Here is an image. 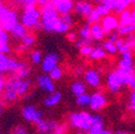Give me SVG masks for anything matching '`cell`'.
Here are the masks:
<instances>
[{"label":"cell","instance_id":"obj_15","mask_svg":"<svg viewBox=\"0 0 135 134\" xmlns=\"http://www.w3.org/2000/svg\"><path fill=\"white\" fill-rule=\"evenodd\" d=\"M72 25H73V16L71 13L60 15L56 33H66L72 27Z\"/></svg>","mask_w":135,"mask_h":134},{"label":"cell","instance_id":"obj_3","mask_svg":"<svg viewBox=\"0 0 135 134\" xmlns=\"http://www.w3.org/2000/svg\"><path fill=\"white\" fill-rule=\"evenodd\" d=\"M20 22V16L15 10L8 7L0 0V26L10 32L13 26Z\"/></svg>","mask_w":135,"mask_h":134},{"label":"cell","instance_id":"obj_10","mask_svg":"<svg viewBox=\"0 0 135 134\" xmlns=\"http://www.w3.org/2000/svg\"><path fill=\"white\" fill-rule=\"evenodd\" d=\"M93 10V6L88 0H77L73 2V11L78 15L86 17V16Z\"/></svg>","mask_w":135,"mask_h":134},{"label":"cell","instance_id":"obj_19","mask_svg":"<svg viewBox=\"0 0 135 134\" xmlns=\"http://www.w3.org/2000/svg\"><path fill=\"white\" fill-rule=\"evenodd\" d=\"M10 42V35L7 30H4L0 26V52L9 54L11 52V47L9 45Z\"/></svg>","mask_w":135,"mask_h":134},{"label":"cell","instance_id":"obj_27","mask_svg":"<svg viewBox=\"0 0 135 134\" xmlns=\"http://www.w3.org/2000/svg\"><path fill=\"white\" fill-rule=\"evenodd\" d=\"M106 56V52L104 51L103 47H95V48H92L91 53L88 55V57L90 59H93V60H99V59H102Z\"/></svg>","mask_w":135,"mask_h":134},{"label":"cell","instance_id":"obj_45","mask_svg":"<svg viewBox=\"0 0 135 134\" xmlns=\"http://www.w3.org/2000/svg\"><path fill=\"white\" fill-rule=\"evenodd\" d=\"M2 109H3V106H2V103L0 102V114L2 113Z\"/></svg>","mask_w":135,"mask_h":134},{"label":"cell","instance_id":"obj_6","mask_svg":"<svg viewBox=\"0 0 135 134\" xmlns=\"http://www.w3.org/2000/svg\"><path fill=\"white\" fill-rule=\"evenodd\" d=\"M106 86H107L108 90L112 93H118L123 87H126L123 85L120 76L117 74L116 71L110 72V73L107 74V76H106Z\"/></svg>","mask_w":135,"mask_h":134},{"label":"cell","instance_id":"obj_4","mask_svg":"<svg viewBox=\"0 0 135 134\" xmlns=\"http://www.w3.org/2000/svg\"><path fill=\"white\" fill-rule=\"evenodd\" d=\"M70 125L74 129L88 132L91 127V115L86 112L74 113L70 116Z\"/></svg>","mask_w":135,"mask_h":134},{"label":"cell","instance_id":"obj_33","mask_svg":"<svg viewBox=\"0 0 135 134\" xmlns=\"http://www.w3.org/2000/svg\"><path fill=\"white\" fill-rule=\"evenodd\" d=\"M42 59H43V56H42V53L40 51H33V52H31V54H30V61L33 64H40Z\"/></svg>","mask_w":135,"mask_h":134},{"label":"cell","instance_id":"obj_20","mask_svg":"<svg viewBox=\"0 0 135 134\" xmlns=\"http://www.w3.org/2000/svg\"><path fill=\"white\" fill-rule=\"evenodd\" d=\"M62 99V94L59 91H54L52 93H48V95L44 99L43 105L46 107H55L57 106Z\"/></svg>","mask_w":135,"mask_h":134},{"label":"cell","instance_id":"obj_11","mask_svg":"<svg viewBox=\"0 0 135 134\" xmlns=\"http://www.w3.org/2000/svg\"><path fill=\"white\" fill-rule=\"evenodd\" d=\"M60 15L69 14L73 11V0H49Z\"/></svg>","mask_w":135,"mask_h":134},{"label":"cell","instance_id":"obj_29","mask_svg":"<svg viewBox=\"0 0 135 134\" xmlns=\"http://www.w3.org/2000/svg\"><path fill=\"white\" fill-rule=\"evenodd\" d=\"M117 32L119 36H128L130 33L135 32V25L131 24V25H126V26H119L117 29Z\"/></svg>","mask_w":135,"mask_h":134},{"label":"cell","instance_id":"obj_9","mask_svg":"<svg viewBox=\"0 0 135 134\" xmlns=\"http://www.w3.org/2000/svg\"><path fill=\"white\" fill-rule=\"evenodd\" d=\"M37 84H38L39 88L45 93H52V92L56 91L55 83L52 78H50V76L48 74L40 75L37 79Z\"/></svg>","mask_w":135,"mask_h":134},{"label":"cell","instance_id":"obj_22","mask_svg":"<svg viewBox=\"0 0 135 134\" xmlns=\"http://www.w3.org/2000/svg\"><path fill=\"white\" fill-rule=\"evenodd\" d=\"M118 22H119V26H126V25L133 24L132 11H130L128 9H124L123 11H121L119 13V18H118Z\"/></svg>","mask_w":135,"mask_h":134},{"label":"cell","instance_id":"obj_46","mask_svg":"<svg viewBox=\"0 0 135 134\" xmlns=\"http://www.w3.org/2000/svg\"><path fill=\"white\" fill-rule=\"evenodd\" d=\"M130 1H131V3H134V2H135V0H130Z\"/></svg>","mask_w":135,"mask_h":134},{"label":"cell","instance_id":"obj_41","mask_svg":"<svg viewBox=\"0 0 135 134\" xmlns=\"http://www.w3.org/2000/svg\"><path fill=\"white\" fill-rule=\"evenodd\" d=\"M119 38V35H118V32H117V30L116 31H113V32H110V33H108V41H110V42H116V40Z\"/></svg>","mask_w":135,"mask_h":134},{"label":"cell","instance_id":"obj_8","mask_svg":"<svg viewBox=\"0 0 135 134\" xmlns=\"http://www.w3.org/2000/svg\"><path fill=\"white\" fill-rule=\"evenodd\" d=\"M58 62H59V55L57 53H55V52L47 53L41 61L42 71L44 73H48L49 71H52L55 66L58 65Z\"/></svg>","mask_w":135,"mask_h":134},{"label":"cell","instance_id":"obj_42","mask_svg":"<svg viewBox=\"0 0 135 134\" xmlns=\"http://www.w3.org/2000/svg\"><path fill=\"white\" fill-rule=\"evenodd\" d=\"M68 39H69L71 42H74L76 40V33L75 32H69V33H68Z\"/></svg>","mask_w":135,"mask_h":134},{"label":"cell","instance_id":"obj_21","mask_svg":"<svg viewBox=\"0 0 135 134\" xmlns=\"http://www.w3.org/2000/svg\"><path fill=\"white\" fill-rule=\"evenodd\" d=\"M90 31H91V38L95 41H100L104 39L105 37V32L101 26L100 22H97V23H93L90 25Z\"/></svg>","mask_w":135,"mask_h":134},{"label":"cell","instance_id":"obj_40","mask_svg":"<svg viewBox=\"0 0 135 134\" xmlns=\"http://www.w3.org/2000/svg\"><path fill=\"white\" fill-rule=\"evenodd\" d=\"M13 132L16 133V134H27V133H28V130H27V128L24 127V126H17V127L14 129Z\"/></svg>","mask_w":135,"mask_h":134},{"label":"cell","instance_id":"obj_2","mask_svg":"<svg viewBox=\"0 0 135 134\" xmlns=\"http://www.w3.org/2000/svg\"><path fill=\"white\" fill-rule=\"evenodd\" d=\"M20 22L28 30L41 29V10L37 4L25 8L20 16Z\"/></svg>","mask_w":135,"mask_h":134},{"label":"cell","instance_id":"obj_38","mask_svg":"<svg viewBox=\"0 0 135 134\" xmlns=\"http://www.w3.org/2000/svg\"><path fill=\"white\" fill-rule=\"evenodd\" d=\"M92 46L91 45H83L81 47H79V53H80V55H83V56H88L90 53H91V51H92Z\"/></svg>","mask_w":135,"mask_h":134},{"label":"cell","instance_id":"obj_23","mask_svg":"<svg viewBox=\"0 0 135 134\" xmlns=\"http://www.w3.org/2000/svg\"><path fill=\"white\" fill-rule=\"evenodd\" d=\"M9 60L10 57L8 54L0 52V76H4L9 70Z\"/></svg>","mask_w":135,"mask_h":134},{"label":"cell","instance_id":"obj_26","mask_svg":"<svg viewBox=\"0 0 135 134\" xmlns=\"http://www.w3.org/2000/svg\"><path fill=\"white\" fill-rule=\"evenodd\" d=\"M75 102L78 106L80 107H89V103H90V94L85 92L81 93L79 95H76V100Z\"/></svg>","mask_w":135,"mask_h":134},{"label":"cell","instance_id":"obj_36","mask_svg":"<svg viewBox=\"0 0 135 134\" xmlns=\"http://www.w3.org/2000/svg\"><path fill=\"white\" fill-rule=\"evenodd\" d=\"M16 3L23 9L30 7V6H36L37 4V0H15Z\"/></svg>","mask_w":135,"mask_h":134},{"label":"cell","instance_id":"obj_44","mask_svg":"<svg viewBox=\"0 0 135 134\" xmlns=\"http://www.w3.org/2000/svg\"><path fill=\"white\" fill-rule=\"evenodd\" d=\"M6 76H0V92H1L3 86H4V83H6Z\"/></svg>","mask_w":135,"mask_h":134},{"label":"cell","instance_id":"obj_18","mask_svg":"<svg viewBox=\"0 0 135 134\" xmlns=\"http://www.w3.org/2000/svg\"><path fill=\"white\" fill-rule=\"evenodd\" d=\"M29 32V30L21 23V22H18V23H16L14 26H13V28L10 30V32H9V35L13 38V39H15V40H18V41H21L27 33Z\"/></svg>","mask_w":135,"mask_h":134},{"label":"cell","instance_id":"obj_30","mask_svg":"<svg viewBox=\"0 0 135 134\" xmlns=\"http://www.w3.org/2000/svg\"><path fill=\"white\" fill-rule=\"evenodd\" d=\"M86 18H87V23H89V24L91 25V24H93V23L100 22L101 18H102V16H101V14L97 11L95 8H93V10L86 16Z\"/></svg>","mask_w":135,"mask_h":134},{"label":"cell","instance_id":"obj_37","mask_svg":"<svg viewBox=\"0 0 135 134\" xmlns=\"http://www.w3.org/2000/svg\"><path fill=\"white\" fill-rule=\"evenodd\" d=\"M124 41L127 42V44L130 47V49L135 48V35H133V33H130V35H128V37H127V39Z\"/></svg>","mask_w":135,"mask_h":134},{"label":"cell","instance_id":"obj_13","mask_svg":"<svg viewBox=\"0 0 135 134\" xmlns=\"http://www.w3.org/2000/svg\"><path fill=\"white\" fill-rule=\"evenodd\" d=\"M84 80H85L87 85H89L92 88H99L101 86V83H102L100 73L93 69H90L85 72V74H84Z\"/></svg>","mask_w":135,"mask_h":134},{"label":"cell","instance_id":"obj_16","mask_svg":"<svg viewBox=\"0 0 135 134\" xmlns=\"http://www.w3.org/2000/svg\"><path fill=\"white\" fill-rule=\"evenodd\" d=\"M104 129V119L101 115L94 114L91 115V127L88 133L90 134H101L102 130Z\"/></svg>","mask_w":135,"mask_h":134},{"label":"cell","instance_id":"obj_17","mask_svg":"<svg viewBox=\"0 0 135 134\" xmlns=\"http://www.w3.org/2000/svg\"><path fill=\"white\" fill-rule=\"evenodd\" d=\"M119 68L129 72H134V62H133V54L128 51L121 54V60L119 62Z\"/></svg>","mask_w":135,"mask_h":134},{"label":"cell","instance_id":"obj_39","mask_svg":"<svg viewBox=\"0 0 135 134\" xmlns=\"http://www.w3.org/2000/svg\"><path fill=\"white\" fill-rule=\"evenodd\" d=\"M130 105L135 115V87L132 89V93H131V98H130Z\"/></svg>","mask_w":135,"mask_h":134},{"label":"cell","instance_id":"obj_32","mask_svg":"<svg viewBox=\"0 0 135 134\" xmlns=\"http://www.w3.org/2000/svg\"><path fill=\"white\" fill-rule=\"evenodd\" d=\"M103 48H104V51L106 52V54H109V55H116L118 52H117V47H116V45H115V43L114 42H110V41H105L104 43H103V46H102Z\"/></svg>","mask_w":135,"mask_h":134},{"label":"cell","instance_id":"obj_47","mask_svg":"<svg viewBox=\"0 0 135 134\" xmlns=\"http://www.w3.org/2000/svg\"><path fill=\"white\" fill-rule=\"evenodd\" d=\"M134 55H135V51H134Z\"/></svg>","mask_w":135,"mask_h":134},{"label":"cell","instance_id":"obj_5","mask_svg":"<svg viewBox=\"0 0 135 134\" xmlns=\"http://www.w3.org/2000/svg\"><path fill=\"white\" fill-rule=\"evenodd\" d=\"M22 116L23 118L27 121V122H30V123H33V125H37L39 123L44 117H43V113L38 109L35 105H25L23 108H22Z\"/></svg>","mask_w":135,"mask_h":134},{"label":"cell","instance_id":"obj_28","mask_svg":"<svg viewBox=\"0 0 135 134\" xmlns=\"http://www.w3.org/2000/svg\"><path fill=\"white\" fill-rule=\"evenodd\" d=\"M78 35H79V38H81V39H92L91 31H90V24L87 22L84 24L78 31Z\"/></svg>","mask_w":135,"mask_h":134},{"label":"cell","instance_id":"obj_31","mask_svg":"<svg viewBox=\"0 0 135 134\" xmlns=\"http://www.w3.org/2000/svg\"><path fill=\"white\" fill-rule=\"evenodd\" d=\"M115 45H116V47H117V52L120 53V54H123V53L130 51V47L128 46L127 42H126L124 40H122V39L118 38V39L116 40V42H115Z\"/></svg>","mask_w":135,"mask_h":134},{"label":"cell","instance_id":"obj_14","mask_svg":"<svg viewBox=\"0 0 135 134\" xmlns=\"http://www.w3.org/2000/svg\"><path fill=\"white\" fill-rule=\"evenodd\" d=\"M36 128L38 130V132L41 133H53V132H59V125L54 121V120H46V119H42L39 123L36 125Z\"/></svg>","mask_w":135,"mask_h":134},{"label":"cell","instance_id":"obj_1","mask_svg":"<svg viewBox=\"0 0 135 134\" xmlns=\"http://www.w3.org/2000/svg\"><path fill=\"white\" fill-rule=\"evenodd\" d=\"M60 14L56 11L53 4L48 2L41 8V26L47 33H56L59 24Z\"/></svg>","mask_w":135,"mask_h":134},{"label":"cell","instance_id":"obj_34","mask_svg":"<svg viewBox=\"0 0 135 134\" xmlns=\"http://www.w3.org/2000/svg\"><path fill=\"white\" fill-rule=\"evenodd\" d=\"M62 74H63V72H62V70L59 68L58 65L55 66V68H54L52 71L48 72V75L50 76V78H52L53 80H58V79H60V78L62 77Z\"/></svg>","mask_w":135,"mask_h":134},{"label":"cell","instance_id":"obj_12","mask_svg":"<svg viewBox=\"0 0 135 134\" xmlns=\"http://www.w3.org/2000/svg\"><path fill=\"white\" fill-rule=\"evenodd\" d=\"M107 104V100L106 97L101 93V92H94L92 94H90V103H89V107L94 111H101L105 105Z\"/></svg>","mask_w":135,"mask_h":134},{"label":"cell","instance_id":"obj_7","mask_svg":"<svg viewBox=\"0 0 135 134\" xmlns=\"http://www.w3.org/2000/svg\"><path fill=\"white\" fill-rule=\"evenodd\" d=\"M101 23V26H102L105 35H108V33L113 32V31H116L119 27V22H118V17L116 15H113V14H107L105 16H103L102 18L100 21Z\"/></svg>","mask_w":135,"mask_h":134},{"label":"cell","instance_id":"obj_35","mask_svg":"<svg viewBox=\"0 0 135 134\" xmlns=\"http://www.w3.org/2000/svg\"><path fill=\"white\" fill-rule=\"evenodd\" d=\"M95 9H97V11L101 14V16H102V17L110 13L109 8H108L106 4H104V3H98V6L95 7Z\"/></svg>","mask_w":135,"mask_h":134},{"label":"cell","instance_id":"obj_24","mask_svg":"<svg viewBox=\"0 0 135 134\" xmlns=\"http://www.w3.org/2000/svg\"><path fill=\"white\" fill-rule=\"evenodd\" d=\"M21 43H22V45H21L20 49H27V48H29V47L35 45V43H36V37L28 32L27 35L21 40Z\"/></svg>","mask_w":135,"mask_h":134},{"label":"cell","instance_id":"obj_25","mask_svg":"<svg viewBox=\"0 0 135 134\" xmlns=\"http://www.w3.org/2000/svg\"><path fill=\"white\" fill-rule=\"evenodd\" d=\"M71 90H72V93L76 97V95H79L81 93H85L87 88H86V85L83 82H74L71 85Z\"/></svg>","mask_w":135,"mask_h":134},{"label":"cell","instance_id":"obj_43","mask_svg":"<svg viewBox=\"0 0 135 134\" xmlns=\"http://www.w3.org/2000/svg\"><path fill=\"white\" fill-rule=\"evenodd\" d=\"M49 2V0H37V6L38 7H44L45 4H47Z\"/></svg>","mask_w":135,"mask_h":134}]
</instances>
